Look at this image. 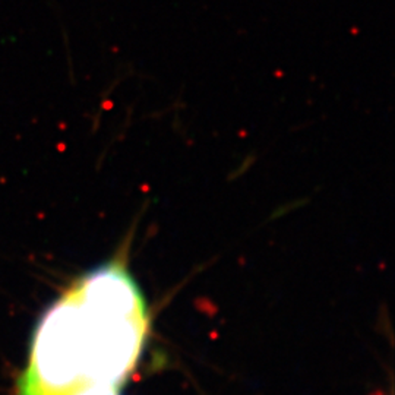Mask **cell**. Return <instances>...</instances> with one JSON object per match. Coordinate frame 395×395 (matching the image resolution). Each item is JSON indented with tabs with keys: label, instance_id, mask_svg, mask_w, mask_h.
Wrapping results in <instances>:
<instances>
[{
	"label": "cell",
	"instance_id": "cell-1",
	"mask_svg": "<svg viewBox=\"0 0 395 395\" xmlns=\"http://www.w3.org/2000/svg\"><path fill=\"white\" fill-rule=\"evenodd\" d=\"M150 331L148 301L126 262L101 264L42 312L14 395L122 391Z\"/></svg>",
	"mask_w": 395,
	"mask_h": 395
},
{
	"label": "cell",
	"instance_id": "cell-2",
	"mask_svg": "<svg viewBox=\"0 0 395 395\" xmlns=\"http://www.w3.org/2000/svg\"><path fill=\"white\" fill-rule=\"evenodd\" d=\"M81 395H123L122 391H101V392H88Z\"/></svg>",
	"mask_w": 395,
	"mask_h": 395
}]
</instances>
